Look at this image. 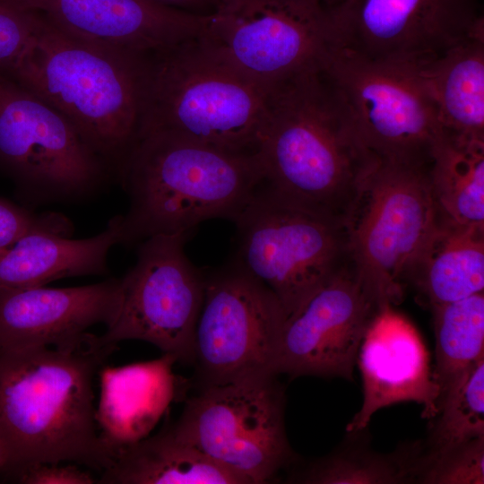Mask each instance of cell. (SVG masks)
I'll return each mask as SVG.
<instances>
[{
	"label": "cell",
	"mask_w": 484,
	"mask_h": 484,
	"mask_svg": "<svg viewBox=\"0 0 484 484\" xmlns=\"http://www.w3.org/2000/svg\"><path fill=\"white\" fill-rule=\"evenodd\" d=\"M263 185L282 199L347 226L378 159L318 69L272 85L255 151Z\"/></svg>",
	"instance_id": "cell-1"
},
{
	"label": "cell",
	"mask_w": 484,
	"mask_h": 484,
	"mask_svg": "<svg viewBox=\"0 0 484 484\" xmlns=\"http://www.w3.org/2000/svg\"><path fill=\"white\" fill-rule=\"evenodd\" d=\"M0 349V441L4 473L38 462H71L99 472L114 462L99 438L93 380L113 351Z\"/></svg>",
	"instance_id": "cell-2"
},
{
	"label": "cell",
	"mask_w": 484,
	"mask_h": 484,
	"mask_svg": "<svg viewBox=\"0 0 484 484\" xmlns=\"http://www.w3.org/2000/svg\"><path fill=\"white\" fill-rule=\"evenodd\" d=\"M129 197L125 246L192 232L211 219L234 221L263 182L255 154L233 153L166 133L140 135L117 170Z\"/></svg>",
	"instance_id": "cell-3"
},
{
	"label": "cell",
	"mask_w": 484,
	"mask_h": 484,
	"mask_svg": "<svg viewBox=\"0 0 484 484\" xmlns=\"http://www.w3.org/2000/svg\"><path fill=\"white\" fill-rule=\"evenodd\" d=\"M272 85L248 77L200 37L152 52L143 63L138 137L166 133L255 154Z\"/></svg>",
	"instance_id": "cell-4"
},
{
	"label": "cell",
	"mask_w": 484,
	"mask_h": 484,
	"mask_svg": "<svg viewBox=\"0 0 484 484\" xmlns=\"http://www.w3.org/2000/svg\"><path fill=\"white\" fill-rule=\"evenodd\" d=\"M145 56L79 40L41 17L26 54L4 73L62 114L117 172L138 137Z\"/></svg>",
	"instance_id": "cell-5"
},
{
	"label": "cell",
	"mask_w": 484,
	"mask_h": 484,
	"mask_svg": "<svg viewBox=\"0 0 484 484\" xmlns=\"http://www.w3.org/2000/svg\"><path fill=\"white\" fill-rule=\"evenodd\" d=\"M234 222L233 261L277 297L287 316L351 265L347 226L282 199L263 182Z\"/></svg>",
	"instance_id": "cell-6"
},
{
	"label": "cell",
	"mask_w": 484,
	"mask_h": 484,
	"mask_svg": "<svg viewBox=\"0 0 484 484\" xmlns=\"http://www.w3.org/2000/svg\"><path fill=\"white\" fill-rule=\"evenodd\" d=\"M437 220L428 165L379 160L347 224L351 265L377 307L401 302Z\"/></svg>",
	"instance_id": "cell-7"
},
{
	"label": "cell",
	"mask_w": 484,
	"mask_h": 484,
	"mask_svg": "<svg viewBox=\"0 0 484 484\" xmlns=\"http://www.w3.org/2000/svg\"><path fill=\"white\" fill-rule=\"evenodd\" d=\"M277 376L202 388L169 428L246 484L266 483L293 459Z\"/></svg>",
	"instance_id": "cell-8"
},
{
	"label": "cell",
	"mask_w": 484,
	"mask_h": 484,
	"mask_svg": "<svg viewBox=\"0 0 484 484\" xmlns=\"http://www.w3.org/2000/svg\"><path fill=\"white\" fill-rule=\"evenodd\" d=\"M321 71L345 104L359 140L378 160L429 165L441 126L419 66L372 60L336 47Z\"/></svg>",
	"instance_id": "cell-9"
},
{
	"label": "cell",
	"mask_w": 484,
	"mask_h": 484,
	"mask_svg": "<svg viewBox=\"0 0 484 484\" xmlns=\"http://www.w3.org/2000/svg\"><path fill=\"white\" fill-rule=\"evenodd\" d=\"M286 318L277 297L233 260L205 273L191 362L200 389L277 375Z\"/></svg>",
	"instance_id": "cell-10"
},
{
	"label": "cell",
	"mask_w": 484,
	"mask_h": 484,
	"mask_svg": "<svg viewBox=\"0 0 484 484\" xmlns=\"http://www.w3.org/2000/svg\"><path fill=\"white\" fill-rule=\"evenodd\" d=\"M200 38L240 72L268 85L321 70L338 47L333 11L315 0H219Z\"/></svg>",
	"instance_id": "cell-11"
},
{
	"label": "cell",
	"mask_w": 484,
	"mask_h": 484,
	"mask_svg": "<svg viewBox=\"0 0 484 484\" xmlns=\"http://www.w3.org/2000/svg\"><path fill=\"white\" fill-rule=\"evenodd\" d=\"M190 235H157L141 242L134 265L121 278L117 317L103 334L94 335L97 346L114 350L122 341L139 340L191 365L205 273L185 253Z\"/></svg>",
	"instance_id": "cell-12"
},
{
	"label": "cell",
	"mask_w": 484,
	"mask_h": 484,
	"mask_svg": "<svg viewBox=\"0 0 484 484\" xmlns=\"http://www.w3.org/2000/svg\"><path fill=\"white\" fill-rule=\"evenodd\" d=\"M0 167L39 200L90 195L110 170L62 114L2 72Z\"/></svg>",
	"instance_id": "cell-13"
},
{
	"label": "cell",
	"mask_w": 484,
	"mask_h": 484,
	"mask_svg": "<svg viewBox=\"0 0 484 484\" xmlns=\"http://www.w3.org/2000/svg\"><path fill=\"white\" fill-rule=\"evenodd\" d=\"M339 47L420 66L484 32L479 0H349L332 8Z\"/></svg>",
	"instance_id": "cell-14"
},
{
	"label": "cell",
	"mask_w": 484,
	"mask_h": 484,
	"mask_svg": "<svg viewBox=\"0 0 484 484\" xmlns=\"http://www.w3.org/2000/svg\"><path fill=\"white\" fill-rule=\"evenodd\" d=\"M376 309L352 265L345 268L287 316L277 375L352 381L363 336Z\"/></svg>",
	"instance_id": "cell-15"
},
{
	"label": "cell",
	"mask_w": 484,
	"mask_h": 484,
	"mask_svg": "<svg viewBox=\"0 0 484 484\" xmlns=\"http://www.w3.org/2000/svg\"><path fill=\"white\" fill-rule=\"evenodd\" d=\"M120 279L70 287H0V349L76 350L88 345V330L117 317Z\"/></svg>",
	"instance_id": "cell-16"
},
{
	"label": "cell",
	"mask_w": 484,
	"mask_h": 484,
	"mask_svg": "<svg viewBox=\"0 0 484 484\" xmlns=\"http://www.w3.org/2000/svg\"><path fill=\"white\" fill-rule=\"evenodd\" d=\"M11 1L79 40L136 55L198 38L209 19L150 0Z\"/></svg>",
	"instance_id": "cell-17"
},
{
	"label": "cell",
	"mask_w": 484,
	"mask_h": 484,
	"mask_svg": "<svg viewBox=\"0 0 484 484\" xmlns=\"http://www.w3.org/2000/svg\"><path fill=\"white\" fill-rule=\"evenodd\" d=\"M357 364L363 401L346 427L348 433L364 430L376 411L400 402L419 403L424 419L436 414L439 389L428 348L412 323L393 305L376 310L363 336Z\"/></svg>",
	"instance_id": "cell-18"
},
{
	"label": "cell",
	"mask_w": 484,
	"mask_h": 484,
	"mask_svg": "<svg viewBox=\"0 0 484 484\" xmlns=\"http://www.w3.org/2000/svg\"><path fill=\"white\" fill-rule=\"evenodd\" d=\"M176 359H157L99 370L100 399L96 409L99 438L115 460L146 437L176 395Z\"/></svg>",
	"instance_id": "cell-19"
},
{
	"label": "cell",
	"mask_w": 484,
	"mask_h": 484,
	"mask_svg": "<svg viewBox=\"0 0 484 484\" xmlns=\"http://www.w3.org/2000/svg\"><path fill=\"white\" fill-rule=\"evenodd\" d=\"M122 215L98 235L72 239L51 230H33L0 250V287L27 288L68 277L103 275L111 247L120 243Z\"/></svg>",
	"instance_id": "cell-20"
},
{
	"label": "cell",
	"mask_w": 484,
	"mask_h": 484,
	"mask_svg": "<svg viewBox=\"0 0 484 484\" xmlns=\"http://www.w3.org/2000/svg\"><path fill=\"white\" fill-rule=\"evenodd\" d=\"M411 282L431 307L484 290V229L441 219L413 262Z\"/></svg>",
	"instance_id": "cell-21"
},
{
	"label": "cell",
	"mask_w": 484,
	"mask_h": 484,
	"mask_svg": "<svg viewBox=\"0 0 484 484\" xmlns=\"http://www.w3.org/2000/svg\"><path fill=\"white\" fill-rule=\"evenodd\" d=\"M419 67L441 128L484 140V32Z\"/></svg>",
	"instance_id": "cell-22"
},
{
	"label": "cell",
	"mask_w": 484,
	"mask_h": 484,
	"mask_svg": "<svg viewBox=\"0 0 484 484\" xmlns=\"http://www.w3.org/2000/svg\"><path fill=\"white\" fill-rule=\"evenodd\" d=\"M98 484H246L169 427L121 450Z\"/></svg>",
	"instance_id": "cell-23"
},
{
	"label": "cell",
	"mask_w": 484,
	"mask_h": 484,
	"mask_svg": "<svg viewBox=\"0 0 484 484\" xmlns=\"http://www.w3.org/2000/svg\"><path fill=\"white\" fill-rule=\"evenodd\" d=\"M428 179L440 218L484 229V140L441 128L430 152Z\"/></svg>",
	"instance_id": "cell-24"
},
{
	"label": "cell",
	"mask_w": 484,
	"mask_h": 484,
	"mask_svg": "<svg viewBox=\"0 0 484 484\" xmlns=\"http://www.w3.org/2000/svg\"><path fill=\"white\" fill-rule=\"evenodd\" d=\"M437 408L471 367L484 358V295L433 306ZM437 412V411H436Z\"/></svg>",
	"instance_id": "cell-25"
},
{
	"label": "cell",
	"mask_w": 484,
	"mask_h": 484,
	"mask_svg": "<svg viewBox=\"0 0 484 484\" xmlns=\"http://www.w3.org/2000/svg\"><path fill=\"white\" fill-rule=\"evenodd\" d=\"M424 446L416 441L390 454L350 444L305 466L291 479L305 484H398L417 482Z\"/></svg>",
	"instance_id": "cell-26"
},
{
	"label": "cell",
	"mask_w": 484,
	"mask_h": 484,
	"mask_svg": "<svg viewBox=\"0 0 484 484\" xmlns=\"http://www.w3.org/2000/svg\"><path fill=\"white\" fill-rule=\"evenodd\" d=\"M430 420L429 436L423 444L422 469L452 450L484 436V358L442 400Z\"/></svg>",
	"instance_id": "cell-27"
},
{
	"label": "cell",
	"mask_w": 484,
	"mask_h": 484,
	"mask_svg": "<svg viewBox=\"0 0 484 484\" xmlns=\"http://www.w3.org/2000/svg\"><path fill=\"white\" fill-rule=\"evenodd\" d=\"M418 483L483 484L484 436L473 439L426 464Z\"/></svg>",
	"instance_id": "cell-28"
},
{
	"label": "cell",
	"mask_w": 484,
	"mask_h": 484,
	"mask_svg": "<svg viewBox=\"0 0 484 484\" xmlns=\"http://www.w3.org/2000/svg\"><path fill=\"white\" fill-rule=\"evenodd\" d=\"M41 22L40 15L11 0H0V72L13 70L30 47Z\"/></svg>",
	"instance_id": "cell-29"
},
{
	"label": "cell",
	"mask_w": 484,
	"mask_h": 484,
	"mask_svg": "<svg viewBox=\"0 0 484 484\" xmlns=\"http://www.w3.org/2000/svg\"><path fill=\"white\" fill-rule=\"evenodd\" d=\"M51 230L69 236L72 226L57 213H35L0 198V250L33 230Z\"/></svg>",
	"instance_id": "cell-30"
},
{
	"label": "cell",
	"mask_w": 484,
	"mask_h": 484,
	"mask_svg": "<svg viewBox=\"0 0 484 484\" xmlns=\"http://www.w3.org/2000/svg\"><path fill=\"white\" fill-rule=\"evenodd\" d=\"M67 462H38L21 467L8 476L24 484H93L96 480L88 471Z\"/></svg>",
	"instance_id": "cell-31"
},
{
	"label": "cell",
	"mask_w": 484,
	"mask_h": 484,
	"mask_svg": "<svg viewBox=\"0 0 484 484\" xmlns=\"http://www.w3.org/2000/svg\"><path fill=\"white\" fill-rule=\"evenodd\" d=\"M158 4L198 15L212 14L219 0H150Z\"/></svg>",
	"instance_id": "cell-32"
},
{
	"label": "cell",
	"mask_w": 484,
	"mask_h": 484,
	"mask_svg": "<svg viewBox=\"0 0 484 484\" xmlns=\"http://www.w3.org/2000/svg\"><path fill=\"white\" fill-rule=\"evenodd\" d=\"M315 1L326 8H335L345 4L349 0H315Z\"/></svg>",
	"instance_id": "cell-33"
},
{
	"label": "cell",
	"mask_w": 484,
	"mask_h": 484,
	"mask_svg": "<svg viewBox=\"0 0 484 484\" xmlns=\"http://www.w3.org/2000/svg\"><path fill=\"white\" fill-rule=\"evenodd\" d=\"M7 467V456L4 448L0 441V473H4Z\"/></svg>",
	"instance_id": "cell-34"
}]
</instances>
